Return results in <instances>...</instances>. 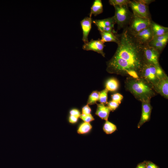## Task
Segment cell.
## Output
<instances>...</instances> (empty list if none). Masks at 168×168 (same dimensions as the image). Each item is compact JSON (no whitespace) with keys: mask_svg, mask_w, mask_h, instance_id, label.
I'll return each instance as SVG.
<instances>
[{"mask_svg":"<svg viewBox=\"0 0 168 168\" xmlns=\"http://www.w3.org/2000/svg\"><path fill=\"white\" fill-rule=\"evenodd\" d=\"M118 42L112 58L106 62V71L110 73L128 76L131 71L138 75L145 63L143 45L139 43L127 27L117 34Z\"/></svg>","mask_w":168,"mask_h":168,"instance_id":"6da1fadb","label":"cell"},{"mask_svg":"<svg viewBox=\"0 0 168 168\" xmlns=\"http://www.w3.org/2000/svg\"><path fill=\"white\" fill-rule=\"evenodd\" d=\"M126 89L138 100L142 102L150 100L156 92L153 87L144 80L128 77L125 82Z\"/></svg>","mask_w":168,"mask_h":168,"instance_id":"7a4b0ae2","label":"cell"},{"mask_svg":"<svg viewBox=\"0 0 168 168\" xmlns=\"http://www.w3.org/2000/svg\"><path fill=\"white\" fill-rule=\"evenodd\" d=\"M161 67L155 66L145 63L140 71L138 76L153 87L160 79L167 76Z\"/></svg>","mask_w":168,"mask_h":168,"instance_id":"3957f363","label":"cell"},{"mask_svg":"<svg viewBox=\"0 0 168 168\" xmlns=\"http://www.w3.org/2000/svg\"><path fill=\"white\" fill-rule=\"evenodd\" d=\"M115 14L114 16L118 29L127 27L131 20L133 14L129 10L128 5L114 6Z\"/></svg>","mask_w":168,"mask_h":168,"instance_id":"277c9868","label":"cell"},{"mask_svg":"<svg viewBox=\"0 0 168 168\" xmlns=\"http://www.w3.org/2000/svg\"><path fill=\"white\" fill-rule=\"evenodd\" d=\"M128 6L131 9L133 15L152 20L148 5L143 3L141 0L130 1Z\"/></svg>","mask_w":168,"mask_h":168,"instance_id":"5b68a950","label":"cell"},{"mask_svg":"<svg viewBox=\"0 0 168 168\" xmlns=\"http://www.w3.org/2000/svg\"><path fill=\"white\" fill-rule=\"evenodd\" d=\"M152 20L142 18L133 14L127 28L129 31L135 35L150 25Z\"/></svg>","mask_w":168,"mask_h":168,"instance_id":"8992f818","label":"cell"},{"mask_svg":"<svg viewBox=\"0 0 168 168\" xmlns=\"http://www.w3.org/2000/svg\"><path fill=\"white\" fill-rule=\"evenodd\" d=\"M143 53L145 63L156 67L160 66L159 61L160 54L153 48L148 44L143 45Z\"/></svg>","mask_w":168,"mask_h":168,"instance_id":"52a82bcc","label":"cell"},{"mask_svg":"<svg viewBox=\"0 0 168 168\" xmlns=\"http://www.w3.org/2000/svg\"><path fill=\"white\" fill-rule=\"evenodd\" d=\"M92 22L97 26L99 31H107L117 34L114 28L116 23L114 16L105 19L93 20Z\"/></svg>","mask_w":168,"mask_h":168,"instance_id":"ba28073f","label":"cell"},{"mask_svg":"<svg viewBox=\"0 0 168 168\" xmlns=\"http://www.w3.org/2000/svg\"><path fill=\"white\" fill-rule=\"evenodd\" d=\"M104 43L101 39L94 40L92 39L87 43L84 44L82 48L84 50L96 52L105 57V54L103 51L104 48L105 46Z\"/></svg>","mask_w":168,"mask_h":168,"instance_id":"9c48e42d","label":"cell"},{"mask_svg":"<svg viewBox=\"0 0 168 168\" xmlns=\"http://www.w3.org/2000/svg\"><path fill=\"white\" fill-rule=\"evenodd\" d=\"M133 35L138 41L143 45L148 44L154 37L150 26Z\"/></svg>","mask_w":168,"mask_h":168,"instance_id":"30bf717a","label":"cell"},{"mask_svg":"<svg viewBox=\"0 0 168 168\" xmlns=\"http://www.w3.org/2000/svg\"><path fill=\"white\" fill-rule=\"evenodd\" d=\"M142 114L138 124V128H140L144 123L149 120L152 109L150 100L144 101L142 102Z\"/></svg>","mask_w":168,"mask_h":168,"instance_id":"8fae6325","label":"cell"},{"mask_svg":"<svg viewBox=\"0 0 168 168\" xmlns=\"http://www.w3.org/2000/svg\"><path fill=\"white\" fill-rule=\"evenodd\" d=\"M156 93L160 94L165 98H168V77L167 76L161 79L153 86Z\"/></svg>","mask_w":168,"mask_h":168,"instance_id":"7c38bea8","label":"cell"},{"mask_svg":"<svg viewBox=\"0 0 168 168\" xmlns=\"http://www.w3.org/2000/svg\"><path fill=\"white\" fill-rule=\"evenodd\" d=\"M91 17H86L80 21V24L82 31L83 36L82 39L84 44L87 43L88 36L91 28L92 22Z\"/></svg>","mask_w":168,"mask_h":168,"instance_id":"4fadbf2b","label":"cell"},{"mask_svg":"<svg viewBox=\"0 0 168 168\" xmlns=\"http://www.w3.org/2000/svg\"><path fill=\"white\" fill-rule=\"evenodd\" d=\"M150 27L154 37L161 36L168 33V28L151 21Z\"/></svg>","mask_w":168,"mask_h":168,"instance_id":"5bb4252c","label":"cell"},{"mask_svg":"<svg viewBox=\"0 0 168 168\" xmlns=\"http://www.w3.org/2000/svg\"><path fill=\"white\" fill-rule=\"evenodd\" d=\"M97 105L96 114L102 119L106 121L108 120L110 113L111 111L110 109L103 104H98Z\"/></svg>","mask_w":168,"mask_h":168,"instance_id":"9a60e30c","label":"cell"},{"mask_svg":"<svg viewBox=\"0 0 168 168\" xmlns=\"http://www.w3.org/2000/svg\"><path fill=\"white\" fill-rule=\"evenodd\" d=\"M103 12V7L102 1L101 0H95L91 8L89 17H91L92 15L96 16Z\"/></svg>","mask_w":168,"mask_h":168,"instance_id":"2e32d148","label":"cell"},{"mask_svg":"<svg viewBox=\"0 0 168 168\" xmlns=\"http://www.w3.org/2000/svg\"><path fill=\"white\" fill-rule=\"evenodd\" d=\"M101 36V40L104 43L105 42H114L117 44L118 39L117 34H114L107 31H99Z\"/></svg>","mask_w":168,"mask_h":168,"instance_id":"e0dca14e","label":"cell"},{"mask_svg":"<svg viewBox=\"0 0 168 168\" xmlns=\"http://www.w3.org/2000/svg\"><path fill=\"white\" fill-rule=\"evenodd\" d=\"M105 89L108 91H115L118 89L119 82L115 78H111L108 79L105 84Z\"/></svg>","mask_w":168,"mask_h":168,"instance_id":"ac0fdd59","label":"cell"},{"mask_svg":"<svg viewBox=\"0 0 168 168\" xmlns=\"http://www.w3.org/2000/svg\"><path fill=\"white\" fill-rule=\"evenodd\" d=\"M168 41V40L155 42L151 41L148 44L153 48L160 54L166 47Z\"/></svg>","mask_w":168,"mask_h":168,"instance_id":"d6986e66","label":"cell"},{"mask_svg":"<svg viewBox=\"0 0 168 168\" xmlns=\"http://www.w3.org/2000/svg\"><path fill=\"white\" fill-rule=\"evenodd\" d=\"M116 129L117 127L115 125L108 120L106 121L103 127V130L106 134H111Z\"/></svg>","mask_w":168,"mask_h":168,"instance_id":"ffe728a7","label":"cell"},{"mask_svg":"<svg viewBox=\"0 0 168 168\" xmlns=\"http://www.w3.org/2000/svg\"><path fill=\"white\" fill-rule=\"evenodd\" d=\"M92 127L90 123L84 122L80 125L77 130V132L79 134L86 133L90 131Z\"/></svg>","mask_w":168,"mask_h":168,"instance_id":"44dd1931","label":"cell"},{"mask_svg":"<svg viewBox=\"0 0 168 168\" xmlns=\"http://www.w3.org/2000/svg\"><path fill=\"white\" fill-rule=\"evenodd\" d=\"M99 92L98 91H94L89 96L87 104L92 105L96 104V102L98 100Z\"/></svg>","mask_w":168,"mask_h":168,"instance_id":"7402d4cb","label":"cell"},{"mask_svg":"<svg viewBox=\"0 0 168 168\" xmlns=\"http://www.w3.org/2000/svg\"><path fill=\"white\" fill-rule=\"evenodd\" d=\"M108 91L105 89L99 92V101L100 103L104 104H107L108 99Z\"/></svg>","mask_w":168,"mask_h":168,"instance_id":"603a6c76","label":"cell"},{"mask_svg":"<svg viewBox=\"0 0 168 168\" xmlns=\"http://www.w3.org/2000/svg\"><path fill=\"white\" fill-rule=\"evenodd\" d=\"M130 0H110L109 1V4L114 6H123L128 5Z\"/></svg>","mask_w":168,"mask_h":168,"instance_id":"cb8c5ba5","label":"cell"},{"mask_svg":"<svg viewBox=\"0 0 168 168\" xmlns=\"http://www.w3.org/2000/svg\"><path fill=\"white\" fill-rule=\"evenodd\" d=\"M79 118L83 120L84 122L90 123V122L94 120V119L92 115L91 114H81Z\"/></svg>","mask_w":168,"mask_h":168,"instance_id":"d4e9b609","label":"cell"},{"mask_svg":"<svg viewBox=\"0 0 168 168\" xmlns=\"http://www.w3.org/2000/svg\"><path fill=\"white\" fill-rule=\"evenodd\" d=\"M120 103L112 100L107 103V106L111 111H114L118 108Z\"/></svg>","mask_w":168,"mask_h":168,"instance_id":"484cf974","label":"cell"},{"mask_svg":"<svg viewBox=\"0 0 168 168\" xmlns=\"http://www.w3.org/2000/svg\"><path fill=\"white\" fill-rule=\"evenodd\" d=\"M111 98L112 100L121 103L123 96L120 93H116L111 95Z\"/></svg>","mask_w":168,"mask_h":168,"instance_id":"4316f807","label":"cell"},{"mask_svg":"<svg viewBox=\"0 0 168 168\" xmlns=\"http://www.w3.org/2000/svg\"><path fill=\"white\" fill-rule=\"evenodd\" d=\"M82 114H90L91 112V109L88 105L87 104L82 108Z\"/></svg>","mask_w":168,"mask_h":168,"instance_id":"83f0119b","label":"cell"},{"mask_svg":"<svg viewBox=\"0 0 168 168\" xmlns=\"http://www.w3.org/2000/svg\"><path fill=\"white\" fill-rule=\"evenodd\" d=\"M70 114L71 115H72L78 118L81 115L80 111L77 109H73L70 111Z\"/></svg>","mask_w":168,"mask_h":168,"instance_id":"f1b7e54d","label":"cell"},{"mask_svg":"<svg viewBox=\"0 0 168 168\" xmlns=\"http://www.w3.org/2000/svg\"><path fill=\"white\" fill-rule=\"evenodd\" d=\"M78 118L76 117L70 115L69 118V121L71 123L74 124L77 122Z\"/></svg>","mask_w":168,"mask_h":168,"instance_id":"f546056e","label":"cell"},{"mask_svg":"<svg viewBox=\"0 0 168 168\" xmlns=\"http://www.w3.org/2000/svg\"><path fill=\"white\" fill-rule=\"evenodd\" d=\"M146 162L147 168H159L156 165L151 161Z\"/></svg>","mask_w":168,"mask_h":168,"instance_id":"4dcf8cb0","label":"cell"},{"mask_svg":"<svg viewBox=\"0 0 168 168\" xmlns=\"http://www.w3.org/2000/svg\"><path fill=\"white\" fill-rule=\"evenodd\" d=\"M136 168H147L146 161L139 164Z\"/></svg>","mask_w":168,"mask_h":168,"instance_id":"1f68e13d","label":"cell"}]
</instances>
